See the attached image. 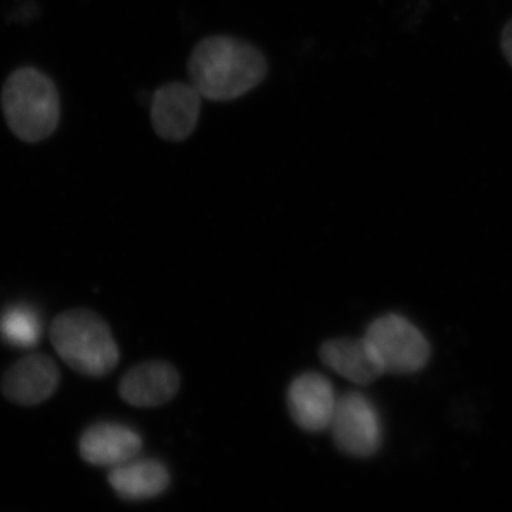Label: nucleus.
I'll use <instances>...</instances> for the list:
<instances>
[{
	"instance_id": "1",
	"label": "nucleus",
	"mask_w": 512,
	"mask_h": 512,
	"mask_svg": "<svg viewBox=\"0 0 512 512\" xmlns=\"http://www.w3.org/2000/svg\"><path fill=\"white\" fill-rule=\"evenodd\" d=\"M187 70L202 99L227 103L264 82L269 64L264 53L247 40L214 35L194 46Z\"/></svg>"
},
{
	"instance_id": "2",
	"label": "nucleus",
	"mask_w": 512,
	"mask_h": 512,
	"mask_svg": "<svg viewBox=\"0 0 512 512\" xmlns=\"http://www.w3.org/2000/svg\"><path fill=\"white\" fill-rule=\"evenodd\" d=\"M50 342L66 365L84 376L109 375L119 363V348L107 323L86 309L60 313L50 326Z\"/></svg>"
},
{
	"instance_id": "3",
	"label": "nucleus",
	"mask_w": 512,
	"mask_h": 512,
	"mask_svg": "<svg viewBox=\"0 0 512 512\" xmlns=\"http://www.w3.org/2000/svg\"><path fill=\"white\" fill-rule=\"evenodd\" d=\"M2 107L12 133L26 143H39L55 133L60 100L55 83L40 70L23 67L6 80Z\"/></svg>"
},
{
	"instance_id": "4",
	"label": "nucleus",
	"mask_w": 512,
	"mask_h": 512,
	"mask_svg": "<svg viewBox=\"0 0 512 512\" xmlns=\"http://www.w3.org/2000/svg\"><path fill=\"white\" fill-rule=\"evenodd\" d=\"M386 373H414L429 362L430 346L423 333L403 316H380L365 335Z\"/></svg>"
},
{
	"instance_id": "5",
	"label": "nucleus",
	"mask_w": 512,
	"mask_h": 512,
	"mask_svg": "<svg viewBox=\"0 0 512 512\" xmlns=\"http://www.w3.org/2000/svg\"><path fill=\"white\" fill-rule=\"evenodd\" d=\"M329 430L340 451L352 457L373 456L383 441L382 420L365 394L339 397Z\"/></svg>"
},
{
	"instance_id": "6",
	"label": "nucleus",
	"mask_w": 512,
	"mask_h": 512,
	"mask_svg": "<svg viewBox=\"0 0 512 512\" xmlns=\"http://www.w3.org/2000/svg\"><path fill=\"white\" fill-rule=\"evenodd\" d=\"M201 107L202 96L191 83L164 84L151 97V124L158 137L180 143L197 128Z\"/></svg>"
},
{
	"instance_id": "7",
	"label": "nucleus",
	"mask_w": 512,
	"mask_h": 512,
	"mask_svg": "<svg viewBox=\"0 0 512 512\" xmlns=\"http://www.w3.org/2000/svg\"><path fill=\"white\" fill-rule=\"evenodd\" d=\"M336 403L338 397L332 383L319 373H303L289 386V413L293 421L309 433L329 430Z\"/></svg>"
},
{
	"instance_id": "8",
	"label": "nucleus",
	"mask_w": 512,
	"mask_h": 512,
	"mask_svg": "<svg viewBox=\"0 0 512 512\" xmlns=\"http://www.w3.org/2000/svg\"><path fill=\"white\" fill-rule=\"evenodd\" d=\"M60 373L55 360L46 355H28L9 367L2 390L10 402L35 406L45 402L59 386Z\"/></svg>"
},
{
	"instance_id": "9",
	"label": "nucleus",
	"mask_w": 512,
	"mask_h": 512,
	"mask_svg": "<svg viewBox=\"0 0 512 512\" xmlns=\"http://www.w3.org/2000/svg\"><path fill=\"white\" fill-rule=\"evenodd\" d=\"M143 440L136 430L119 423H97L84 431L80 439V456L97 467L121 466L138 457Z\"/></svg>"
},
{
	"instance_id": "10",
	"label": "nucleus",
	"mask_w": 512,
	"mask_h": 512,
	"mask_svg": "<svg viewBox=\"0 0 512 512\" xmlns=\"http://www.w3.org/2000/svg\"><path fill=\"white\" fill-rule=\"evenodd\" d=\"M180 389V375L164 362H148L128 370L120 383L124 402L136 407H157L170 402Z\"/></svg>"
},
{
	"instance_id": "11",
	"label": "nucleus",
	"mask_w": 512,
	"mask_h": 512,
	"mask_svg": "<svg viewBox=\"0 0 512 512\" xmlns=\"http://www.w3.org/2000/svg\"><path fill=\"white\" fill-rule=\"evenodd\" d=\"M320 359L352 383L369 384L384 375V367L366 338L333 339L323 343Z\"/></svg>"
},
{
	"instance_id": "12",
	"label": "nucleus",
	"mask_w": 512,
	"mask_h": 512,
	"mask_svg": "<svg viewBox=\"0 0 512 512\" xmlns=\"http://www.w3.org/2000/svg\"><path fill=\"white\" fill-rule=\"evenodd\" d=\"M109 483L114 493L126 501H144L163 494L170 484V474L161 461L133 458L111 468Z\"/></svg>"
},
{
	"instance_id": "13",
	"label": "nucleus",
	"mask_w": 512,
	"mask_h": 512,
	"mask_svg": "<svg viewBox=\"0 0 512 512\" xmlns=\"http://www.w3.org/2000/svg\"><path fill=\"white\" fill-rule=\"evenodd\" d=\"M42 336V320L32 306L13 305L0 315V338L10 346L30 349Z\"/></svg>"
},
{
	"instance_id": "14",
	"label": "nucleus",
	"mask_w": 512,
	"mask_h": 512,
	"mask_svg": "<svg viewBox=\"0 0 512 512\" xmlns=\"http://www.w3.org/2000/svg\"><path fill=\"white\" fill-rule=\"evenodd\" d=\"M500 49L503 53L505 62L512 69V16L505 23L503 30H501L500 36Z\"/></svg>"
}]
</instances>
